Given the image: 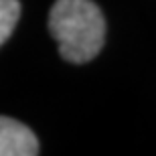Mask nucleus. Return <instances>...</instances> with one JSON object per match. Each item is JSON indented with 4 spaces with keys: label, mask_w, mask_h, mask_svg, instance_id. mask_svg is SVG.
<instances>
[{
    "label": "nucleus",
    "mask_w": 156,
    "mask_h": 156,
    "mask_svg": "<svg viewBox=\"0 0 156 156\" xmlns=\"http://www.w3.org/2000/svg\"><path fill=\"white\" fill-rule=\"evenodd\" d=\"M49 30L69 63H87L104 47L105 18L93 0H57L49 12Z\"/></svg>",
    "instance_id": "1"
},
{
    "label": "nucleus",
    "mask_w": 156,
    "mask_h": 156,
    "mask_svg": "<svg viewBox=\"0 0 156 156\" xmlns=\"http://www.w3.org/2000/svg\"><path fill=\"white\" fill-rule=\"evenodd\" d=\"M39 140L23 122L0 116V156H35Z\"/></svg>",
    "instance_id": "2"
},
{
    "label": "nucleus",
    "mask_w": 156,
    "mask_h": 156,
    "mask_svg": "<svg viewBox=\"0 0 156 156\" xmlns=\"http://www.w3.org/2000/svg\"><path fill=\"white\" fill-rule=\"evenodd\" d=\"M20 18L18 0H0V47L4 45Z\"/></svg>",
    "instance_id": "3"
}]
</instances>
